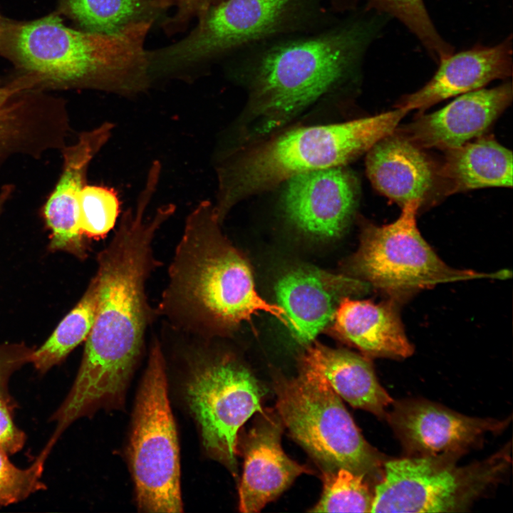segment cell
I'll return each mask as SVG.
<instances>
[{"label": "cell", "mask_w": 513, "mask_h": 513, "mask_svg": "<svg viewBox=\"0 0 513 513\" xmlns=\"http://www.w3.org/2000/svg\"><path fill=\"white\" fill-rule=\"evenodd\" d=\"M512 35L493 46L477 45L439 61L432 78L417 91L402 98L397 108L425 110L451 97L482 88L512 74Z\"/></svg>", "instance_id": "cell-17"}, {"label": "cell", "mask_w": 513, "mask_h": 513, "mask_svg": "<svg viewBox=\"0 0 513 513\" xmlns=\"http://www.w3.org/2000/svg\"><path fill=\"white\" fill-rule=\"evenodd\" d=\"M98 289L95 276L78 304L61 321L50 338L39 348L33 351L31 362L38 370H48L86 339L95 316Z\"/></svg>", "instance_id": "cell-25"}, {"label": "cell", "mask_w": 513, "mask_h": 513, "mask_svg": "<svg viewBox=\"0 0 513 513\" xmlns=\"http://www.w3.org/2000/svg\"><path fill=\"white\" fill-rule=\"evenodd\" d=\"M422 202L413 200L400 217L383 225L363 229L353 267L373 285L392 292H404L437 284L475 278H505L507 271L482 274L448 266L421 236L416 214Z\"/></svg>", "instance_id": "cell-9"}, {"label": "cell", "mask_w": 513, "mask_h": 513, "mask_svg": "<svg viewBox=\"0 0 513 513\" xmlns=\"http://www.w3.org/2000/svg\"><path fill=\"white\" fill-rule=\"evenodd\" d=\"M361 286L353 280L314 269H299L276 285L279 306L296 340L306 344L333 319L340 296Z\"/></svg>", "instance_id": "cell-18"}, {"label": "cell", "mask_w": 513, "mask_h": 513, "mask_svg": "<svg viewBox=\"0 0 513 513\" xmlns=\"http://www.w3.org/2000/svg\"><path fill=\"white\" fill-rule=\"evenodd\" d=\"M218 220L208 201L188 216L170 267L171 294L198 320L229 326L265 312L286 326L282 308L257 294L248 264L224 242Z\"/></svg>", "instance_id": "cell-5"}, {"label": "cell", "mask_w": 513, "mask_h": 513, "mask_svg": "<svg viewBox=\"0 0 513 513\" xmlns=\"http://www.w3.org/2000/svg\"><path fill=\"white\" fill-rule=\"evenodd\" d=\"M6 399L0 397V451L13 454L23 447L26 436L14 423Z\"/></svg>", "instance_id": "cell-32"}, {"label": "cell", "mask_w": 513, "mask_h": 513, "mask_svg": "<svg viewBox=\"0 0 513 513\" xmlns=\"http://www.w3.org/2000/svg\"><path fill=\"white\" fill-rule=\"evenodd\" d=\"M13 190L11 185H5L0 190V214L4 207V204L10 197Z\"/></svg>", "instance_id": "cell-33"}, {"label": "cell", "mask_w": 513, "mask_h": 513, "mask_svg": "<svg viewBox=\"0 0 513 513\" xmlns=\"http://www.w3.org/2000/svg\"><path fill=\"white\" fill-rule=\"evenodd\" d=\"M39 89L37 78L30 74L0 87V164L11 154L35 155L49 146L40 133L45 131L43 111L51 100L41 95Z\"/></svg>", "instance_id": "cell-22"}, {"label": "cell", "mask_w": 513, "mask_h": 513, "mask_svg": "<svg viewBox=\"0 0 513 513\" xmlns=\"http://www.w3.org/2000/svg\"><path fill=\"white\" fill-rule=\"evenodd\" d=\"M323 492L311 512H370L373 499L368 480L346 468L323 470Z\"/></svg>", "instance_id": "cell-26"}, {"label": "cell", "mask_w": 513, "mask_h": 513, "mask_svg": "<svg viewBox=\"0 0 513 513\" xmlns=\"http://www.w3.org/2000/svg\"><path fill=\"white\" fill-rule=\"evenodd\" d=\"M299 0H222L197 19L182 40L147 51L150 76L167 74L205 62L244 43L284 28Z\"/></svg>", "instance_id": "cell-11"}, {"label": "cell", "mask_w": 513, "mask_h": 513, "mask_svg": "<svg viewBox=\"0 0 513 513\" xmlns=\"http://www.w3.org/2000/svg\"><path fill=\"white\" fill-rule=\"evenodd\" d=\"M4 19H5L1 17L0 15V43H1L2 33H3Z\"/></svg>", "instance_id": "cell-34"}, {"label": "cell", "mask_w": 513, "mask_h": 513, "mask_svg": "<svg viewBox=\"0 0 513 513\" xmlns=\"http://www.w3.org/2000/svg\"><path fill=\"white\" fill-rule=\"evenodd\" d=\"M440 175L449 193L512 186V152L490 136L446 150Z\"/></svg>", "instance_id": "cell-23"}, {"label": "cell", "mask_w": 513, "mask_h": 513, "mask_svg": "<svg viewBox=\"0 0 513 513\" xmlns=\"http://www.w3.org/2000/svg\"><path fill=\"white\" fill-rule=\"evenodd\" d=\"M370 5L397 19L420 41L432 59L438 63L453 53L454 48L439 33L423 0H368Z\"/></svg>", "instance_id": "cell-27"}, {"label": "cell", "mask_w": 513, "mask_h": 513, "mask_svg": "<svg viewBox=\"0 0 513 513\" xmlns=\"http://www.w3.org/2000/svg\"><path fill=\"white\" fill-rule=\"evenodd\" d=\"M392 405L387 420L412 457H459L485 434L502 431L511 419L469 417L425 400H403Z\"/></svg>", "instance_id": "cell-12"}, {"label": "cell", "mask_w": 513, "mask_h": 513, "mask_svg": "<svg viewBox=\"0 0 513 513\" xmlns=\"http://www.w3.org/2000/svg\"><path fill=\"white\" fill-rule=\"evenodd\" d=\"M273 385L284 428L323 470L346 468L367 480L381 479L384 458L320 373L301 366L298 376L276 377Z\"/></svg>", "instance_id": "cell-6"}, {"label": "cell", "mask_w": 513, "mask_h": 513, "mask_svg": "<svg viewBox=\"0 0 513 513\" xmlns=\"http://www.w3.org/2000/svg\"><path fill=\"white\" fill-rule=\"evenodd\" d=\"M186 395L207 452L236 476L237 435L251 416L264 411L263 388L245 367L222 358L193 368Z\"/></svg>", "instance_id": "cell-10"}, {"label": "cell", "mask_w": 513, "mask_h": 513, "mask_svg": "<svg viewBox=\"0 0 513 513\" xmlns=\"http://www.w3.org/2000/svg\"><path fill=\"white\" fill-rule=\"evenodd\" d=\"M372 30L353 24L266 52L253 75V133L263 135L281 128L340 83L359 63Z\"/></svg>", "instance_id": "cell-4"}, {"label": "cell", "mask_w": 513, "mask_h": 513, "mask_svg": "<svg viewBox=\"0 0 513 513\" xmlns=\"http://www.w3.org/2000/svg\"><path fill=\"white\" fill-rule=\"evenodd\" d=\"M57 12L83 31L114 34L132 24L155 22L165 11L156 0H58Z\"/></svg>", "instance_id": "cell-24"}, {"label": "cell", "mask_w": 513, "mask_h": 513, "mask_svg": "<svg viewBox=\"0 0 513 513\" xmlns=\"http://www.w3.org/2000/svg\"><path fill=\"white\" fill-rule=\"evenodd\" d=\"M366 168L375 189L402 207L413 200L423 202L435 179L433 165L420 147L393 133L368 151Z\"/></svg>", "instance_id": "cell-19"}, {"label": "cell", "mask_w": 513, "mask_h": 513, "mask_svg": "<svg viewBox=\"0 0 513 513\" xmlns=\"http://www.w3.org/2000/svg\"><path fill=\"white\" fill-rule=\"evenodd\" d=\"M153 195L150 189L142 190L135 208L123 214L113 239L98 256L94 322L73 385L54 415L62 428L123 400L148 319L145 283L153 264L152 242L175 209L163 205L146 217Z\"/></svg>", "instance_id": "cell-1"}, {"label": "cell", "mask_w": 513, "mask_h": 513, "mask_svg": "<svg viewBox=\"0 0 513 513\" xmlns=\"http://www.w3.org/2000/svg\"><path fill=\"white\" fill-rule=\"evenodd\" d=\"M512 83L458 95L442 109L411 123L405 137L418 147L445 150L482 136L512 100Z\"/></svg>", "instance_id": "cell-15"}, {"label": "cell", "mask_w": 513, "mask_h": 513, "mask_svg": "<svg viewBox=\"0 0 513 513\" xmlns=\"http://www.w3.org/2000/svg\"><path fill=\"white\" fill-rule=\"evenodd\" d=\"M32 349L23 343L0 345V397H6V383L11 374L31 362Z\"/></svg>", "instance_id": "cell-31"}, {"label": "cell", "mask_w": 513, "mask_h": 513, "mask_svg": "<svg viewBox=\"0 0 513 513\" xmlns=\"http://www.w3.org/2000/svg\"><path fill=\"white\" fill-rule=\"evenodd\" d=\"M336 331L366 355L405 358L413 353L393 302L343 298L334 312Z\"/></svg>", "instance_id": "cell-20"}, {"label": "cell", "mask_w": 513, "mask_h": 513, "mask_svg": "<svg viewBox=\"0 0 513 513\" xmlns=\"http://www.w3.org/2000/svg\"><path fill=\"white\" fill-rule=\"evenodd\" d=\"M301 366L320 373L338 396L354 408L383 417L394 402L379 383L370 362L354 353L315 343L302 355Z\"/></svg>", "instance_id": "cell-21"}, {"label": "cell", "mask_w": 513, "mask_h": 513, "mask_svg": "<svg viewBox=\"0 0 513 513\" xmlns=\"http://www.w3.org/2000/svg\"><path fill=\"white\" fill-rule=\"evenodd\" d=\"M222 0H156L159 6L166 11L175 8L171 17L165 19L163 28L168 33H174L184 28L193 19L198 18L212 6Z\"/></svg>", "instance_id": "cell-30"}, {"label": "cell", "mask_w": 513, "mask_h": 513, "mask_svg": "<svg viewBox=\"0 0 513 513\" xmlns=\"http://www.w3.org/2000/svg\"><path fill=\"white\" fill-rule=\"evenodd\" d=\"M397 108L345 123L286 132L226 163L219 171V217L239 201L302 172L341 167L394 133L408 114Z\"/></svg>", "instance_id": "cell-3"}, {"label": "cell", "mask_w": 513, "mask_h": 513, "mask_svg": "<svg viewBox=\"0 0 513 513\" xmlns=\"http://www.w3.org/2000/svg\"><path fill=\"white\" fill-rule=\"evenodd\" d=\"M128 452L138 507L146 512H182L177 436L157 342L138 393Z\"/></svg>", "instance_id": "cell-8"}, {"label": "cell", "mask_w": 513, "mask_h": 513, "mask_svg": "<svg viewBox=\"0 0 513 513\" xmlns=\"http://www.w3.org/2000/svg\"><path fill=\"white\" fill-rule=\"evenodd\" d=\"M450 455L385 461L370 512L466 511L497 484L510 464L506 446L488 458L459 466Z\"/></svg>", "instance_id": "cell-7"}, {"label": "cell", "mask_w": 513, "mask_h": 513, "mask_svg": "<svg viewBox=\"0 0 513 513\" xmlns=\"http://www.w3.org/2000/svg\"><path fill=\"white\" fill-rule=\"evenodd\" d=\"M113 125L104 123L81 133L73 145L63 148V170L43 208L46 224L51 232L49 247L65 251L81 259L86 247L79 224L78 196L84 186L90 162L110 138Z\"/></svg>", "instance_id": "cell-16"}, {"label": "cell", "mask_w": 513, "mask_h": 513, "mask_svg": "<svg viewBox=\"0 0 513 513\" xmlns=\"http://www.w3.org/2000/svg\"><path fill=\"white\" fill-rule=\"evenodd\" d=\"M48 450L28 468L13 465L7 454L0 451V506L20 502L31 494L44 489L41 478Z\"/></svg>", "instance_id": "cell-29"}, {"label": "cell", "mask_w": 513, "mask_h": 513, "mask_svg": "<svg viewBox=\"0 0 513 513\" xmlns=\"http://www.w3.org/2000/svg\"><path fill=\"white\" fill-rule=\"evenodd\" d=\"M283 183L282 209L301 230L333 237L347 226L357 190L353 177L341 166L299 173Z\"/></svg>", "instance_id": "cell-13"}, {"label": "cell", "mask_w": 513, "mask_h": 513, "mask_svg": "<svg viewBox=\"0 0 513 513\" xmlns=\"http://www.w3.org/2000/svg\"><path fill=\"white\" fill-rule=\"evenodd\" d=\"M154 23L101 34L66 26L57 11L29 21L5 19L0 55L36 76L41 88L138 91L150 77L145 41Z\"/></svg>", "instance_id": "cell-2"}, {"label": "cell", "mask_w": 513, "mask_h": 513, "mask_svg": "<svg viewBox=\"0 0 513 513\" xmlns=\"http://www.w3.org/2000/svg\"><path fill=\"white\" fill-rule=\"evenodd\" d=\"M79 224L83 234L104 237L114 227L120 203L114 190L84 185L78 196Z\"/></svg>", "instance_id": "cell-28"}, {"label": "cell", "mask_w": 513, "mask_h": 513, "mask_svg": "<svg viewBox=\"0 0 513 513\" xmlns=\"http://www.w3.org/2000/svg\"><path fill=\"white\" fill-rule=\"evenodd\" d=\"M242 440L244 466L239 486L241 512H259L299 475L311 470L291 460L281 447L283 424L276 413L265 412Z\"/></svg>", "instance_id": "cell-14"}]
</instances>
